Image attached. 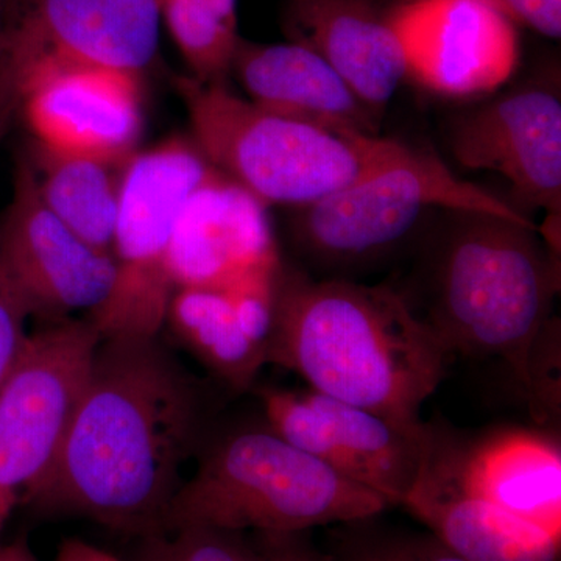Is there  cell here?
Masks as SVG:
<instances>
[{"mask_svg":"<svg viewBox=\"0 0 561 561\" xmlns=\"http://www.w3.org/2000/svg\"><path fill=\"white\" fill-rule=\"evenodd\" d=\"M208 412L205 386L160 337L101 339L57 457L22 501L161 537Z\"/></svg>","mask_w":561,"mask_h":561,"instance_id":"1","label":"cell"},{"mask_svg":"<svg viewBox=\"0 0 561 561\" xmlns=\"http://www.w3.org/2000/svg\"><path fill=\"white\" fill-rule=\"evenodd\" d=\"M449 357L401 291L280 268L267 364L297 373L312 390L421 431V408Z\"/></svg>","mask_w":561,"mask_h":561,"instance_id":"2","label":"cell"},{"mask_svg":"<svg viewBox=\"0 0 561 561\" xmlns=\"http://www.w3.org/2000/svg\"><path fill=\"white\" fill-rule=\"evenodd\" d=\"M426 239L413 311L449 354L497 357L529 393L531 354L552 320L559 261L531 221L445 209Z\"/></svg>","mask_w":561,"mask_h":561,"instance_id":"3","label":"cell"},{"mask_svg":"<svg viewBox=\"0 0 561 561\" xmlns=\"http://www.w3.org/2000/svg\"><path fill=\"white\" fill-rule=\"evenodd\" d=\"M389 507L381 494L343 478L264 421L203 443L194 474L173 496L162 535L190 527L300 534L373 518Z\"/></svg>","mask_w":561,"mask_h":561,"instance_id":"4","label":"cell"},{"mask_svg":"<svg viewBox=\"0 0 561 561\" xmlns=\"http://www.w3.org/2000/svg\"><path fill=\"white\" fill-rule=\"evenodd\" d=\"M192 140L206 160L264 205H312L409 160L416 149L348 135L262 108L227 83L176 77Z\"/></svg>","mask_w":561,"mask_h":561,"instance_id":"5","label":"cell"},{"mask_svg":"<svg viewBox=\"0 0 561 561\" xmlns=\"http://www.w3.org/2000/svg\"><path fill=\"white\" fill-rule=\"evenodd\" d=\"M217 169L194 140L172 138L136 151L122 173L108 298L87 316L101 339L160 337L176 286L173 228L181 206Z\"/></svg>","mask_w":561,"mask_h":561,"instance_id":"6","label":"cell"},{"mask_svg":"<svg viewBox=\"0 0 561 561\" xmlns=\"http://www.w3.org/2000/svg\"><path fill=\"white\" fill-rule=\"evenodd\" d=\"M445 209L531 221L512 203L457 179L434 154L416 150L400 164L298 208L294 241L316 268L356 271L393 253L431 210Z\"/></svg>","mask_w":561,"mask_h":561,"instance_id":"7","label":"cell"},{"mask_svg":"<svg viewBox=\"0 0 561 561\" xmlns=\"http://www.w3.org/2000/svg\"><path fill=\"white\" fill-rule=\"evenodd\" d=\"M99 342L88 317L51 320L0 383V535L57 457Z\"/></svg>","mask_w":561,"mask_h":561,"instance_id":"8","label":"cell"},{"mask_svg":"<svg viewBox=\"0 0 561 561\" xmlns=\"http://www.w3.org/2000/svg\"><path fill=\"white\" fill-rule=\"evenodd\" d=\"M157 0H5L0 91L54 66H95L140 76L160 47ZM20 102V99H18Z\"/></svg>","mask_w":561,"mask_h":561,"instance_id":"9","label":"cell"},{"mask_svg":"<svg viewBox=\"0 0 561 561\" xmlns=\"http://www.w3.org/2000/svg\"><path fill=\"white\" fill-rule=\"evenodd\" d=\"M264 421L284 440L351 482L402 505L419 479L430 424L404 430L378 413L309 389L260 390Z\"/></svg>","mask_w":561,"mask_h":561,"instance_id":"10","label":"cell"},{"mask_svg":"<svg viewBox=\"0 0 561 561\" xmlns=\"http://www.w3.org/2000/svg\"><path fill=\"white\" fill-rule=\"evenodd\" d=\"M0 267L33 313L47 320L98 311L114 279L111 253L76 234L41 201L27 158L18 164L13 197L0 225Z\"/></svg>","mask_w":561,"mask_h":561,"instance_id":"11","label":"cell"},{"mask_svg":"<svg viewBox=\"0 0 561 561\" xmlns=\"http://www.w3.org/2000/svg\"><path fill=\"white\" fill-rule=\"evenodd\" d=\"M449 147L463 168L500 173L519 202L559 219V88L548 81H529L465 111L451 125Z\"/></svg>","mask_w":561,"mask_h":561,"instance_id":"12","label":"cell"},{"mask_svg":"<svg viewBox=\"0 0 561 561\" xmlns=\"http://www.w3.org/2000/svg\"><path fill=\"white\" fill-rule=\"evenodd\" d=\"M397 18L409 79L434 94H493L518 68V25L486 0H398Z\"/></svg>","mask_w":561,"mask_h":561,"instance_id":"13","label":"cell"},{"mask_svg":"<svg viewBox=\"0 0 561 561\" xmlns=\"http://www.w3.org/2000/svg\"><path fill=\"white\" fill-rule=\"evenodd\" d=\"M140 76L95 66H54L22 81L20 113L44 149L127 162L142 131Z\"/></svg>","mask_w":561,"mask_h":561,"instance_id":"14","label":"cell"},{"mask_svg":"<svg viewBox=\"0 0 561 561\" xmlns=\"http://www.w3.org/2000/svg\"><path fill=\"white\" fill-rule=\"evenodd\" d=\"M283 268L267 205L216 171L181 206L173 228L176 289L231 290Z\"/></svg>","mask_w":561,"mask_h":561,"instance_id":"15","label":"cell"},{"mask_svg":"<svg viewBox=\"0 0 561 561\" xmlns=\"http://www.w3.org/2000/svg\"><path fill=\"white\" fill-rule=\"evenodd\" d=\"M402 505L463 560L560 561V537L463 485L442 427L430 424L423 467Z\"/></svg>","mask_w":561,"mask_h":561,"instance_id":"16","label":"cell"},{"mask_svg":"<svg viewBox=\"0 0 561 561\" xmlns=\"http://www.w3.org/2000/svg\"><path fill=\"white\" fill-rule=\"evenodd\" d=\"M284 31L290 43L319 54L376 114L409 79L397 2L289 0Z\"/></svg>","mask_w":561,"mask_h":561,"instance_id":"17","label":"cell"},{"mask_svg":"<svg viewBox=\"0 0 561 561\" xmlns=\"http://www.w3.org/2000/svg\"><path fill=\"white\" fill-rule=\"evenodd\" d=\"M231 73L262 108L328 130L378 136V117L316 51L239 38Z\"/></svg>","mask_w":561,"mask_h":561,"instance_id":"18","label":"cell"},{"mask_svg":"<svg viewBox=\"0 0 561 561\" xmlns=\"http://www.w3.org/2000/svg\"><path fill=\"white\" fill-rule=\"evenodd\" d=\"M443 435L468 490L561 538L559 438L526 430L494 431L474 442Z\"/></svg>","mask_w":561,"mask_h":561,"instance_id":"19","label":"cell"},{"mask_svg":"<svg viewBox=\"0 0 561 561\" xmlns=\"http://www.w3.org/2000/svg\"><path fill=\"white\" fill-rule=\"evenodd\" d=\"M165 324L217 381L238 393L254 387L267 364V342L250 330L228 290L176 289Z\"/></svg>","mask_w":561,"mask_h":561,"instance_id":"20","label":"cell"},{"mask_svg":"<svg viewBox=\"0 0 561 561\" xmlns=\"http://www.w3.org/2000/svg\"><path fill=\"white\" fill-rule=\"evenodd\" d=\"M27 161L44 205L81 239L111 253L127 162L58 153L36 142Z\"/></svg>","mask_w":561,"mask_h":561,"instance_id":"21","label":"cell"},{"mask_svg":"<svg viewBox=\"0 0 561 561\" xmlns=\"http://www.w3.org/2000/svg\"><path fill=\"white\" fill-rule=\"evenodd\" d=\"M176 47L201 83H225L238 41L236 0H157Z\"/></svg>","mask_w":561,"mask_h":561,"instance_id":"22","label":"cell"},{"mask_svg":"<svg viewBox=\"0 0 561 561\" xmlns=\"http://www.w3.org/2000/svg\"><path fill=\"white\" fill-rule=\"evenodd\" d=\"M335 524L328 535V561H467L431 531L376 522Z\"/></svg>","mask_w":561,"mask_h":561,"instance_id":"23","label":"cell"},{"mask_svg":"<svg viewBox=\"0 0 561 561\" xmlns=\"http://www.w3.org/2000/svg\"><path fill=\"white\" fill-rule=\"evenodd\" d=\"M162 537L160 561H267L251 534L190 527Z\"/></svg>","mask_w":561,"mask_h":561,"instance_id":"24","label":"cell"},{"mask_svg":"<svg viewBox=\"0 0 561 561\" xmlns=\"http://www.w3.org/2000/svg\"><path fill=\"white\" fill-rule=\"evenodd\" d=\"M31 316V305L0 267V383L5 381L27 341L25 327Z\"/></svg>","mask_w":561,"mask_h":561,"instance_id":"25","label":"cell"},{"mask_svg":"<svg viewBox=\"0 0 561 561\" xmlns=\"http://www.w3.org/2000/svg\"><path fill=\"white\" fill-rule=\"evenodd\" d=\"M515 25H524L548 38L561 35V0H486Z\"/></svg>","mask_w":561,"mask_h":561,"instance_id":"26","label":"cell"},{"mask_svg":"<svg viewBox=\"0 0 561 561\" xmlns=\"http://www.w3.org/2000/svg\"><path fill=\"white\" fill-rule=\"evenodd\" d=\"M300 534H251L267 561H328L323 553L313 548Z\"/></svg>","mask_w":561,"mask_h":561,"instance_id":"27","label":"cell"},{"mask_svg":"<svg viewBox=\"0 0 561 561\" xmlns=\"http://www.w3.org/2000/svg\"><path fill=\"white\" fill-rule=\"evenodd\" d=\"M55 561H122L116 556L83 540H66Z\"/></svg>","mask_w":561,"mask_h":561,"instance_id":"28","label":"cell"},{"mask_svg":"<svg viewBox=\"0 0 561 561\" xmlns=\"http://www.w3.org/2000/svg\"><path fill=\"white\" fill-rule=\"evenodd\" d=\"M18 113H20V103L11 99H0V144L9 135Z\"/></svg>","mask_w":561,"mask_h":561,"instance_id":"29","label":"cell"},{"mask_svg":"<svg viewBox=\"0 0 561 561\" xmlns=\"http://www.w3.org/2000/svg\"><path fill=\"white\" fill-rule=\"evenodd\" d=\"M0 561H38L24 542L0 545Z\"/></svg>","mask_w":561,"mask_h":561,"instance_id":"30","label":"cell"},{"mask_svg":"<svg viewBox=\"0 0 561 561\" xmlns=\"http://www.w3.org/2000/svg\"><path fill=\"white\" fill-rule=\"evenodd\" d=\"M3 14H5V0H0V35L3 28Z\"/></svg>","mask_w":561,"mask_h":561,"instance_id":"31","label":"cell"}]
</instances>
